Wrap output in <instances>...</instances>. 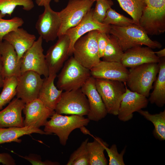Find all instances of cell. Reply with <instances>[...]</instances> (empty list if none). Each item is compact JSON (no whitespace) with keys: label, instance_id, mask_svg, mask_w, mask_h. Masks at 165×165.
Returning <instances> with one entry per match:
<instances>
[{"label":"cell","instance_id":"obj_19","mask_svg":"<svg viewBox=\"0 0 165 165\" xmlns=\"http://www.w3.org/2000/svg\"><path fill=\"white\" fill-rule=\"evenodd\" d=\"M25 104L17 97L13 99L4 109L0 110V127H24L22 112Z\"/></svg>","mask_w":165,"mask_h":165},{"label":"cell","instance_id":"obj_5","mask_svg":"<svg viewBox=\"0 0 165 165\" xmlns=\"http://www.w3.org/2000/svg\"><path fill=\"white\" fill-rule=\"evenodd\" d=\"M95 82L108 113L117 116L126 91V82L101 79H95Z\"/></svg>","mask_w":165,"mask_h":165},{"label":"cell","instance_id":"obj_6","mask_svg":"<svg viewBox=\"0 0 165 165\" xmlns=\"http://www.w3.org/2000/svg\"><path fill=\"white\" fill-rule=\"evenodd\" d=\"M98 31L88 32L79 38L73 46L74 57L81 64L90 70L101 61L97 40Z\"/></svg>","mask_w":165,"mask_h":165},{"label":"cell","instance_id":"obj_23","mask_svg":"<svg viewBox=\"0 0 165 165\" xmlns=\"http://www.w3.org/2000/svg\"><path fill=\"white\" fill-rule=\"evenodd\" d=\"M33 133L41 135H51L39 128L33 126H24L21 127H0V145L11 142L20 143L22 140L19 139L20 137Z\"/></svg>","mask_w":165,"mask_h":165},{"label":"cell","instance_id":"obj_15","mask_svg":"<svg viewBox=\"0 0 165 165\" xmlns=\"http://www.w3.org/2000/svg\"><path fill=\"white\" fill-rule=\"evenodd\" d=\"M23 111L25 115L24 126L39 128L44 126L55 111L47 107L38 98L25 104Z\"/></svg>","mask_w":165,"mask_h":165},{"label":"cell","instance_id":"obj_11","mask_svg":"<svg viewBox=\"0 0 165 165\" xmlns=\"http://www.w3.org/2000/svg\"><path fill=\"white\" fill-rule=\"evenodd\" d=\"M44 7V11L39 16L35 27L39 36L48 42L58 37L61 21L59 12L53 10L50 4Z\"/></svg>","mask_w":165,"mask_h":165},{"label":"cell","instance_id":"obj_17","mask_svg":"<svg viewBox=\"0 0 165 165\" xmlns=\"http://www.w3.org/2000/svg\"><path fill=\"white\" fill-rule=\"evenodd\" d=\"M91 76L101 79L126 82L129 70L121 62L101 61L90 69Z\"/></svg>","mask_w":165,"mask_h":165},{"label":"cell","instance_id":"obj_20","mask_svg":"<svg viewBox=\"0 0 165 165\" xmlns=\"http://www.w3.org/2000/svg\"><path fill=\"white\" fill-rule=\"evenodd\" d=\"M0 54L4 78L19 76L20 74L21 61H18L17 53L12 45L6 41H0Z\"/></svg>","mask_w":165,"mask_h":165},{"label":"cell","instance_id":"obj_37","mask_svg":"<svg viewBox=\"0 0 165 165\" xmlns=\"http://www.w3.org/2000/svg\"><path fill=\"white\" fill-rule=\"evenodd\" d=\"M108 34L105 33L98 31L97 40L98 48L99 55L102 58L105 48L108 42Z\"/></svg>","mask_w":165,"mask_h":165},{"label":"cell","instance_id":"obj_25","mask_svg":"<svg viewBox=\"0 0 165 165\" xmlns=\"http://www.w3.org/2000/svg\"><path fill=\"white\" fill-rule=\"evenodd\" d=\"M94 138L93 142L88 141L86 144L89 156V165H107L108 161L105 157L104 151L105 148L108 146V145L99 137Z\"/></svg>","mask_w":165,"mask_h":165},{"label":"cell","instance_id":"obj_32","mask_svg":"<svg viewBox=\"0 0 165 165\" xmlns=\"http://www.w3.org/2000/svg\"><path fill=\"white\" fill-rule=\"evenodd\" d=\"M102 23L120 27L126 26L136 24L132 19H130L119 13L111 8L107 10L106 16Z\"/></svg>","mask_w":165,"mask_h":165},{"label":"cell","instance_id":"obj_12","mask_svg":"<svg viewBox=\"0 0 165 165\" xmlns=\"http://www.w3.org/2000/svg\"><path fill=\"white\" fill-rule=\"evenodd\" d=\"M55 44L47 50L45 58L49 75H57L69 56L68 54L70 40L66 34L58 37Z\"/></svg>","mask_w":165,"mask_h":165},{"label":"cell","instance_id":"obj_1","mask_svg":"<svg viewBox=\"0 0 165 165\" xmlns=\"http://www.w3.org/2000/svg\"><path fill=\"white\" fill-rule=\"evenodd\" d=\"M109 34L117 38L124 52L132 47L142 45L152 49H160L162 47L159 42L152 40L145 31L136 24L124 27L110 25Z\"/></svg>","mask_w":165,"mask_h":165},{"label":"cell","instance_id":"obj_18","mask_svg":"<svg viewBox=\"0 0 165 165\" xmlns=\"http://www.w3.org/2000/svg\"><path fill=\"white\" fill-rule=\"evenodd\" d=\"M160 60L150 47L137 46L124 52L121 63L125 67L131 68L146 63H158Z\"/></svg>","mask_w":165,"mask_h":165},{"label":"cell","instance_id":"obj_41","mask_svg":"<svg viewBox=\"0 0 165 165\" xmlns=\"http://www.w3.org/2000/svg\"><path fill=\"white\" fill-rule=\"evenodd\" d=\"M4 79L2 74L0 73V88L3 87Z\"/></svg>","mask_w":165,"mask_h":165},{"label":"cell","instance_id":"obj_30","mask_svg":"<svg viewBox=\"0 0 165 165\" xmlns=\"http://www.w3.org/2000/svg\"><path fill=\"white\" fill-rule=\"evenodd\" d=\"M17 78L12 76L4 79L2 91L0 94V110L16 96Z\"/></svg>","mask_w":165,"mask_h":165},{"label":"cell","instance_id":"obj_43","mask_svg":"<svg viewBox=\"0 0 165 165\" xmlns=\"http://www.w3.org/2000/svg\"><path fill=\"white\" fill-rule=\"evenodd\" d=\"M59 0H54L55 2H59Z\"/></svg>","mask_w":165,"mask_h":165},{"label":"cell","instance_id":"obj_14","mask_svg":"<svg viewBox=\"0 0 165 165\" xmlns=\"http://www.w3.org/2000/svg\"><path fill=\"white\" fill-rule=\"evenodd\" d=\"M86 97L89 106L87 115L90 120L97 122L104 118L108 113L95 86V78L91 76L81 88Z\"/></svg>","mask_w":165,"mask_h":165},{"label":"cell","instance_id":"obj_29","mask_svg":"<svg viewBox=\"0 0 165 165\" xmlns=\"http://www.w3.org/2000/svg\"><path fill=\"white\" fill-rule=\"evenodd\" d=\"M18 6H22L24 10L29 11L33 8L34 4L32 0H0V12L3 17L6 15L11 16Z\"/></svg>","mask_w":165,"mask_h":165},{"label":"cell","instance_id":"obj_28","mask_svg":"<svg viewBox=\"0 0 165 165\" xmlns=\"http://www.w3.org/2000/svg\"><path fill=\"white\" fill-rule=\"evenodd\" d=\"M121 8L138 25L143 12L146 6L145 0H117Z\"/></svg>","mask_w":165,"mask_h":165},{"label":"cell","instance_id":"obj_33","mask_svg":"<svg viewBox=\"0 0 165 165\" xmlns=\"http://www.w3.org/2000/svg\"><path fill=\"white\" fill-rule=\"evenodd\" d=\"M0 12V41H3V37L9 32L16 30L24 23L23 19L14 16L9 19L3 18Z\"/></svg>","mask_w":165,"mask_h":165},{"label":"cell","instance_id":"obj_3","mask_svg":"<svg viewBox=\"0 0 165 165\" xmlns=\"http://www.w3.org/2000/svg\"><path fill=\"white\" fill-rule=\"evenodd\" d=\"M44 125L43 130L58 137L60 144L65 145L71 133L74 130L86 126L90 120L83 116L76 115L63 116L55 112Z\"/></svg>","mask_w":165,"mask_h":165},{"label":"cell","instance_id":"obj_9","mask_svg":"<svg viewBox=\"0 0 165 165\" xmlns=\"http://www.w3.org/2000/svg\"><path fill=\"white\" fill-rule=\"evenodd\" d=\"M43 39L39 36L32 45L24 54L21 59L20 73L28 71L35 72L45 78L49 75L48 67L43 53Z\"/></svg>","mask_w":165,"mask_h":165},{"label":"cell","instance_id":"obj_16","mask_svg":"<svg viewBox=\"0 0 165 165\" xmlns=\"http://www.w3.org/2000/svg\"><path fill=\"white\" fill-rule=\"evenodd\" d=\"M148 101L147 97L131 91L126 86L117 115L118 119L123 122L130 120L133 113L146 108Z\"/></svg>","mask_w":165,"mask_h":165},{"label":"cell","instance_id":"obj_39","mask_svg":"<svg viewBox=\"0 0 165 165\" xmlns=\"http://www.w3.org/2000/svg\"><path fill=\"white\" fill-rule=\"evenodd\" d=\"M52 0H35L36 4L39 6H45L50 4Z\"/></svg>","mask_w":165,"mask_h":165},{"label":"cell","instance_id":"obj_44","mask_svg":"<svg viewBox=\"0 0 165 165\" xmlns=\"http://www.w3.org/2000/svg\"><path fill=\"white\" fill-rule=\"evenodd\" d=\"M90 0L95 2V1H96L97 0Z\"/></svg>","mask_w":165,"mask_h":165},{"label":"cell","instance_id":"obj_21","mask_svg":"<svg viewBox=\"0 0 165 165\" xmlns=\"http://www.w3.org/2000/svg\"><path fill=\"white\" fill-rule=\"evenodd\" d=\"M36 39L35 35L20 28L8 33L3 38V40L8 42L14 48L19 61H21L24 53L32 45Z\"/></svg>","mask_w":165,"mask_h":165},{"label":"cell","instance_id":"obj_10","mask_svg":"<svg viewBox=\"0 0 165 165\" xmlns=\"http://www.w3.org/2000/svg\"><path fill=\"white\" fill-rule=\"evenodd\" d=\"M17 78L16 97L26 104L38 98L44 79L37 73L28 71L20 73Z\"/></svg>","mask_w":165,"mask_h":165},{"label":"cell","instance_id":"obj_2","mask_svg":"<svg viewBox=\"0 0 165 165\" xmlns=\"http://www.w3.org/2000/svg\"><path fill=\"white\" fill-rule=\"evenodd\" d=\"M159 71L158 63H148L130 68L126 82L131 91L149 97Z\"/></svg>","mask_w":165,"mask_h":165},{"label":"cell","instance_id":"obj_4","mask_svg":"<svg viewBox=\"0 0 165 165\" xmlns=\"http://www.w3.org/2000/svg\"><path fill=\"white\" fill-rule=\"evenodd\" d=\"M91 76L90 70L71 56L65 62L58 75L57 87L65 91L80 89Z\"/></svg>","mask_w":165,"mask_h":165},{"label":"cell","instance_id":"obj_35","mask_svg":"<svg viewBox=\"0 0 165 165\" xmlns=\"http://www.w3.org/2000/svg\"><path fill=\"white\" fill-rule=\"evenodd\" d=\"M126 150L124 147L120 153L118 151L116 145H112L110 148L108 146L105 148V151L107 152L109 157V165H124L123 156Z\"/></svg>","mask_w":165,"mask_h":165},{"label":"cell","instance_id":"obj_31","mask_svg":"<svg viewBox=\"0 0 165 165\" xmlns=\"http://www.w3.org/2000/svg\"><path fill=\"white\" fill-rule=\"evenodd\" d=\"M88 138L83 141L79 147L71 155L67 165H89V159L86 144Z\"/></svg>","mask_w":165,"mask_h":165},{"label":"cell","instance_id":"obj_40","mask_svg":"<svg viewBox=\"0 0 165 165\" xmlns=\"http://www.w3.org/2000/svg\"><path fill=\"white\" fill-rule=\"evenodd\" d=\"M156 55L159 58H161L165 57V49L164 48L160 51L155 52Z\"/></svg>","mask_w":165,"mask_h":165},{"label":"cell","instance_id":"obj_42","mask_svg":"<svg viewBox=\"0 0 165 165\" xmlns=\"http://www.w3.org/2000/svg\"><path fill=\"white\" fill-rule=\"evenodd\" d=\"M2 64L1 55L0 54V73L2 74Z\"/></svg>","mask_w":165,"mask_h":165},{"label":"cell","instance_id":"obj_36","mask_svg":"<svg viewBox=\"0 0 165 165\" xmlns=\"http://www.w3.org/2000/svg\"><path fill=\"white\" fill-rule=\"evenodd\" d=\"M17 155L19 156L28 161L33 165H59L60 164L59 163L56 161H52L48 160L42 161L41 156L37 154L31 153L28 156H25Z\"/></svg>","mask_w":165,"mask_h":165},{"label":"cell","instance_id":"obj_22","mask_svg":"<svg viewBox=\"0 0 165 165\" xmlns=\"http://www.w3.org/2000/svg\"><path fill=\"white\" fill-rule=\"evenodd\" d=\"M57 75H50L44 79L38 98L48 108L55 110L63 91L58 89L54 84Z\"/></svg>","mask_w":165,"mask_h":165},{"label":"cell","instance_id":"obj_7","mask_svg":"<svg viewBox=\"0 0 165 165\" xmlns=\"http://www.w3.org/2000/svg\"><path fill=\"white\" fill-rule=\"evenodd\" d=\"M94 2L90 0H69L66 6L59 12L61 25L58 37L77 25L91 9Z\"/></svg>","mask_w":165,"mask_h":165},{"label":"cell","instance_id":"obj_26","mask_svg":"<svg viewBox=\"0 0 165 165\" xmlns=\"http://www.w3.org/2000/svg\"><path fill=\"white\" fill-rule=\"evenodd\" d=\"M154 126L153 131L154 137L160 141L165 140V110L159 113L151 114L148 111L142 109L138 112Z\"/></svg>","mask_w":165,"mask_h":165},{"label":"cell","instance_id":"obj_8","mask_svg":"<svg viewBox=\"0 0 165 165\" xmlns=\"http://www.w3.org/2000/svg\"><path fill=\"white\" fill-rule=\"evenodd\" d=\"M55 111L61 114L87 116L89 111L87 98L81 88L63 92Z\"/></svg>","mask_w":165,"mask_h":165},{"label":"cell","instance_id":"obj_13","mask_svg":"<svg viewBox=\"0 0 165 165\" xmlns=\"http://www.w3.org/2000/svg\"><path fill=\"white\" fill-rule=\"evenodd\" d=\"M93 10L91 8L77 25L66 32L65 34L69 36L70 40L68 51L69 56L73 55V46L75 42L86 33L97 30L109 34L110 25L101 23L95 20L93 17Z\"/></svg>","mask_w":165,"mask_h":165},{"label":"cell","instance_id":"obj_38","mask_svg":"<svg viewBox=\"0 0 165 165\" xmlns=\"http://www.w3.org/2000/svg\"><path fill=\"white\" fill-rule=\"evenodd\" d=\"M0 163L4 165H16L15 160L12 156L7 153H0Z\"/></svg>","mask_w":165,"mask_h":165},{"label":"cell","instance_id":"obj_27","mask_svg":"<svg viewBox=\"0 0 165 165\" xmlns=\"http://www.w3.org/2000/svg\"><path fill=\"white\" fill-rule=\"evenodd\" d=\"M108 37V41L102 58V61L121 62L124 52L115 36L109 34Z\"/></svg>","mask_w":165,"mask_h":165},{"label":"cell","instance_id":"obj_24","mask_svg":"<svg viewBox=\"0 0 165 165\" xmlns=\"http://www.w3.org/2000/svg\"><path fill=\"white\" fill-rule=\"evenodd\" d=\"M159 71L157 77L155 81L153 90L149 94L148 101L159 107H162L165 104V58H160Z\"/></svg>","mask_w":165,"mask_h":165},{"label":"cell","instance_id":"obj_34","mask_svg":"<svg viewBox=\"0 0 165 165\" xmlns=\"http://www.w3.org/2000/svg\"><path fill=\"white\" fill-rule=\"evenodd\" d=\"M95 7L93 10L94 18L98 22L102 23L106 15L107 10L113 5L112 0H97Z\"/></svg>","mask_w":165,"mask_h":165}]
</instances>
